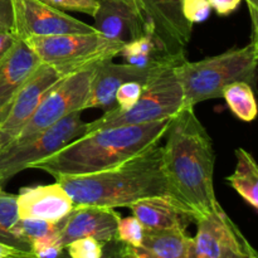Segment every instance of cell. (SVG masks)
I'll use <instances>...</instances> for the list:
<instances>
[{
  "label": "cell",
  "mask_w": 258,
  "mask_h": 258,
  "mask_svg": "<svg viewBox=\"0 0 258 258\" xmlns=\"http://www.w3.org/2000/svg\"><path fill=\"white\" fill-rule=\"evenodd\" d=\"M25 40L18 39L0 62V122L4 120L18 91L40 64Z\"/></svg>",
  "instance_id": "2e32d148"
},
{
  "label": "cell",
  "mask_w": 258,
  "mask_h": 258,
  "mask_svg": "<svg viewBox=\"0 0 258 258\" xmlns=\"http://www.w3.org/2000/svg\"><path fill=\"white\" fill-rule=\"evenodd\" d=\"M145 228L134 216L121 217L116 229V241L128 247L140 246L144 238Z\"/></svg>",
  "instance_id": "d4e9b609"
},
{
  "label": "cell",
  "mask_w": 258,
  "mask_h": 258,
  "mask_svg": "<svg viewBox=\"0 0 258 258\" xmlns=\"http://www.w3.org/2000/svg\"><path fill=\"white\" fill-rule=\"evenodd\" d=\"M18 219L19 216L17 208V196L7 193L3 190V188H0V242L23 252L32 253L29 246L23 243L13 231Z\"/></svg>",
  "instance_id": "603a6c76"
},
{
  "label": "cell",
  "mask_w": 258,
  "mask_h": 258,
  "mask_svg": "<svg viewBox=\"0 0 258 258\" xmlns=\"http://www.w3.org/2000/svg\"><path fill=\"white\" fill-rule=\"evenodd\" d=\"M13 256H32L34 257V254L28 253V252H23L20 249L14 248L12 246H8V244L2 243L0 242V258H7V257H13Z\"/></svg>",
  "instance_id": "e575fe53"
},
{
  "label": "cell",
  "mask_w": 258,
  "mask_h": 258,
  "mask_svg": "<svg viewBox=\"0 0 258 258\" xmlns=\"http://www.w3.org/2000/svg\"><path fill=\"white\" fill-rule=\"evenodd\" d=\"M133 216L145 229H184L193 221L169 197H153L130 204Z\"/></svg>",
  "instance_id": "d6986e66"
},
{
  "label": "cell",
  "mask_w": 258,
  "mask_h": 258,
  "mask_svg": "<svg viewBox=\"0 0 258 258\" xmlns=\"http://www.w3.org/2000/svg\"><path fill=\"white\" fill-rule=\"evenodd\" d=\"M191 237L184 229H145L140 246L123 244L127 258H190Z\"/></svg>",
  "instance_id": "e0dca14e"
},
{
  "label": "cell",
  "mask_w": 258,
  "mask_h": 258,
  "mask_svg": "<svg viewBox=\"0 0 258 258\" xmlns=\"http://www.w3.org/2000/svg\"><path fill=\"white\" fill-rule=\"evenodd\" d=\"M105 244L92 237L78 238L67 244L71 258H101L105 251Z\"/></svg>",
  "instance_id": "484cf974"
},
{
  "label": "cell",
  "mask_w": 258,
  "mask_h": 258,
  "mask_svg": "<svg viewBox=\"0 0 258 258\" xmlns=\"http://www.w3.org/2000/svg\"><path fill=\"white\" fill-rule=\"evenodd\" d=\"M14 27L18 39L53 37L63 34L95 33L93 25L71 17L63 10L53 8L40 0H13Z\"/></svg>",
  "instance_id": "9c48e42d"
},
{
  "label": "cell",
  "mask_w": 258,
  "mask_h": 258,
  "mask_svg": "<svg viewBox=\"0 0 258 258\" xmlns=\"http://www.w3.org/2000/svg\"><path fill=\"white\" fill-rule=\"evenodd\" d=\"M125 258H127V257H125Z\"/></svg>",
  "instance_id": "ab89813d"
},
{
  "label": "cell",
  "mask_w": 258,
  "mask_h": 258,
  "mask_svg": "<svg viewBox=\"0 0 258 258\" xmlns=\"http://www.w3.org/2000/svg\"><path fill=\"white\" fill-rule=\"evenodd\" d=\"M18 216L20 219H40L58 222L75 208L72 199L59 183L27 186L17 196Z\"/></svg>",
  "instance_id": "9a60e30c"
},
{
  "label": "cell",
  "mask_w": 258,
  "mask_h": 258,
  "mask_svg": "<svg viewBox=\"0 0 258 258\" xmlns=\"http://www.w3.org/2000/svg\"><path fill=\"white\" fill-rule=\"evenodd\" d=\"M252 20L251 42L258 44V0H246Z\"/></svg>",
  "instance_id": "836d02e7"
},
{
  "label": "cell",
  "mask_w": 258,
  "mask_h": 258,
  "mask_svg": "<svg viewBox=\"0 0 258 258\" xmlns=\"http://www.w3.org/2000/svg\"><path fill=\"white\" fill-rule=\"evenodd\" d=\"M82 111L70 113L24 143L12 144L0 150V188L14 175L28 169L33 163L43 160L59 151L66 145L86 135Z\"/></svg>",
  "instance_id": "52a82bcc"
},
{
  "label": "cell",
  "mask_w": 258,
  "mask_h": 258,
  "mask_svg": "<svg viewBox=\"0 0 258 258\" xmlns=\"http://www.w3.org/2000/svg\"><path fill=\"white\" fill-rule=\"evenodd\" d=\"M222 97L226 100L236 117L251 122L257 116V103L253 90L247 82H234L224 90Z\"/></svg>",
  "instance_id": "7402d4cb"
},
{
  "label": "cell",
  "mask_w": 258,
  "mask_h": 258,
  "mask_svg": "<svg viewBox=\"0 0 258 258\" xmlns=\"http://www.w3.org/2000/svg\"><path fill=\"white\" fill-rule=\"evenodd\" d=\"M95 66L96 63L77 71L55 83L45 93L32 117L9 145L24 143L28 139L47 130L70 113L83 111V106L90 92Z\"/></svg>",
  "instance_id": "ba28073f"
},
{
  "label": "cell",
  "mask_w": 258,
  "mask_h": 258,
  "mask_svg": "<svg viewBox=\"0 0 258 258\" xmlns=\"http://www.w3.org/2000/svg\"><path fill=\"white\" fill-rule=\"evenodd\" d=\"M149 33L170 55L185 54L193 24L183 14V0H138Z\"/></svg>",
  "instance_id": "8fae6325"
},
{
  "label": "cell",
  "mask_w": 258,
  "mask_h": 258,
  "mask_svg": "<svg viewBox=\"0 0 258 258\" xmlns=\"http://www.w3.org/2000/svg\"><path fill=\"white\" fill-rule=\"evenodd\" d=\"M13 27H14L13 0H0V29L13 30Z\"/></svg>",
  "instance_id": "4dcf8cb0"
},
{
  "label": "cell",
  "mask_w": 258,
  "mask_h": 258,
  "mask_svg": "<svg viewBox=\"0 0 258 258\" xmlns=\"http://www.w3.org/2000/svg\"><path fill=\"white\" fill-rule=\"evenodd\" d=\"M120 218V213L113 208L75 206L73 211L66 217L57 236V243L64 249L75 239L92 237L107 244L116 241V229Z\"/></svg>",
  "instance_id": "4fadbf2b"
},
{
  "label": "cell",
  "mask_w": 258,
  "mask_h": 258,
  "mask_svg": "<svg viewBox=\"0 0 258 258\" xmlns=\"http://www.w3.org/2000/svg\"><path fill=\"white\" fill-rule=\"evenodd\" d=\"M59 10H71L95 17L101 0H40Z\"/></svg>",
  "instance_id": "83f0119b"
},
{
  "label": "cell",
  "mask_w": 258,
  "mask_h": 258,
  "mask_svg": "<svg viewBox=\"0 0 258 258\" xmlns=\"http://www.w3.org/2000/svg\"><path fill=\"white\" fill-rule=\"evenodd\" d=\"M93 19L96 32L122 44L149 33L138 0H101Z\"/></svg>",
  "instance_id": "7c38bea8"
},
{
  "label": "cell",
  "mask_w": 258,
  "mask_h": 258,
  "mask_svg": "<svg viewBox=\"0 0 258 258\" xmlns=\"http://www.w3.org/2000/svg\"><path fill=\"white\" fill-rule=\"evenodd\" d=\"M118 55L122 57L123 63L141 70H151L154 66L173 57L163 49L151 33L123 44Z\"/></svg>",
  "instance_id": "44dd1931"
},
{
  "label": "cell",
  "mask_w": 258,
  "mask_h": 258,
  "mask_svg": "<svg viewBox=\"0 0 258 258\" xmlns=\"http://www.w3.org/2000/svg\"><path fill=\"white\" fill-rule=\"evenodd\" d=\"M17 40L18 37L13 30L0 29V62L7 55V53L12 49Z\"/></svg>",
  "instance_id": "d6a6232c"
},
{
  "label": "cell",
  "mask_w": 258,
  "mask_h": 258,
  "mask_svg": "<svg viewBox=\"0 0 258 258\" xmlns=\"http://www.w3.org/2000/svg\"><path fill=\"white\" fill-rule=\"evenodd\" d=\"M25 42L42 63L54 66L64 76L118 55L122 43L103 37L98 32L88 34H63L33 38Z\"/></svg>",
  "instance_id": "8992f818"
},
{
  "label": "cell",
  "mask_w": 258,
  "mask_h": 258,
  "mask_svg": "<svg viewBox=\"0 0 258 258\" xmlns=\"http://www.w3.org/2000/svg\"><path fill=\"white\" fill-rule=\"evenodd\" d=\"M186 54L173 55L154 66L143 85V92L135 105L126 111L113 108L91 122H86V134L115 126L139 125L171 118L183 107V87L176 67Z\"/></svg>",
  "instance_id": "5b68a950"
},
{
  "label": "cell",
  "mask_w": 258,
  "mask_h": 258,
  "mask_svg": "<svg viewBox=\"0 0 258 258\" xmlns=\"http://www.w3.org/2000/svg\"><path fill=\"white\" fill-rule=\"evenodd\" d=\"M169 120L170 118L92 131L72 141L53 155L30 164L28 169L45 171L53 178L82 175L110 169L145 149L160 144L168 128Z\"/></svg>",
  "instance_id": "3957f363"
},
{
  "label": "cell",
  "mask_w": 258,
  "mask_h": 258,
  "mask_svg": "<svg viewBox=\"0 0 258 258\" xmlns=\"http://www.w3.org/2000/svg\"><path fill=\"white\" fill-rule=\"evenodd\" d=\"M113 246L108 249L107 252L103 251V254L101 258H125L123 257V244L120 243L117 241H113L112 242Z\"/></svg>",
  "instance_id": "d590c367"
},
{
  "label": "cell",
  "mask_w": 258,
  "mask_h": 258,
  "mask_svg": "<svg viewBox=\"0 0 258 258\" xmlns=\"http://www.w3.org/2000/svg\"><path fill=\"white\" fill-rule=\"evenodd\" d=\"M211 12L212 7L208 0H183V14L190 24L207 20Z\"/></svg>",
  "instance_id": "f1b7e54d"
},
{
  "label": "cell",
  "mask_w": 258,
  "mask_h": 258,
  "mask_svg": "<svg viewBox=\"0 0 258 258\" xmlns=\"http://www.w3.org/2000/svg\"><path fill=\"white\" fill-rule=\"evenodd\" d=\"M196 237L191 238L190 258H218L237 226L219 206L207 217L198 219Z\"/></svg>",
  "instance_id": "ac0fdd59"
},
{
  "label": "cell",
  "mask_w": 258,
  "mask_h": 258,
  "mask_svg": "<svg viewBox=\"0 0 258 258\" xmlns=\"http://www.w3.org/2000/svg\"><path fill=\"white\" fill-rule=\"evenodd\" d=\"M141 92H143V83L138 81H128L121 85L116 92V108L120 111L130 110L139 100Z\"/></svg>",
  "instance_id": "4316f807"
},
{
  "label": "cell",
  "mask_w": 258,
  "mask_h": 258,
  "mask_svg": "<svg viewBox=\"0 0 258 258\" xmlns=\"http://www.w3.org/2000/svg\"><path fill=\"white\" fill-rule=\"evenodd\" d=\"M64 219L58 222L40 221V219H18L14 226V234L27 246H29L34 241L45 238V237L55 236L59 233L60 228L63 227ZM32 252V251H30Z\"/></svg>",
  "instance_id": "cb8c5ba5"
},
{
  "label": "cell",
  "mask_w": 258,
  "mask_h": 258,
  "mask_svg": "<svg viewBox=\"0 0 258 258\" xmlns=\"http://www.w3.org/2000/svg\"><path fill=\"white\" fill-rule=\"evenodd\" d=\"M237 166L232 175L227 176L229 185L249 204L258 209V168L251 153L238 148L236 150Z\"/></svg>",
  "instance_id": "ffe728a7"
},
{
  "label": "cell",
  "mask_w": 258,
  "mask_h": 258,
  "mask_svg": "<svg viewBox=\"0 0 258 258\" xmlns=\"http://www.w3.org/2000/svg\"><path fill=\"white\" fill-rule=\"evenodd\" d=\"M54 179L67 191L75 206L115 209L128 207L141 199L169 197L160 144L110 169Z\"/></svg>",
  "instance_id": "7a4b0ae2"
},
{
  "label": "cell",
  "mask_w": 258,
  "mask_h": 258,
  "mask_svg": "<svg viewBox=\"0 0 258 258\" xmlns=\"http://www.w3.org/2000/svg\"><path fill=\"white\" fill-rule=\"evenodd\" d=\"M247 239L237 228L233 236L226 242L218 258H247Z\"/></svg>",
  "instance_id": "f546056e"
},
{
  "label": "cell",
  "mask_w": 258,
  "mask_h": 258,
  "mask_svg": "<svg viewBox=\"0 0 258 258\" xmlns=\"http://www.w3.org/2000/svg\"><path fill=\"white\" fill-rule=\"evenodd\" d=\"M64 77L67 76L63 75L54 66L48 63H40L38 66L37 70L18 91L4 120L0 122V150L17 138L20 130L32 117L45 93Z\"/></svg>",
  "instance_id": "30bf717a"
},
{
  "label": "cell",
  "mask_w": 258,
  "mask_h": 258,
  "mask_svg": "<svg viewBox=\"0 0 258 258\" xmlns=\"http://www.w3.org/2000/svg\"><path fill=\"white\" fill-rule=\"evenodd\" d=\"M161 146L163 170L171 201L193 221L207 217L221 204L213 185V141L194 107H181L169 120Z\"/></svg>",
  "instance_id": "6da1fadb"
},
{
  "label": "cell",
  "mask_w": 258,
  "mask_h": 258,
  "mask_svg": "<svg viewBox=\"0 0 258 258\" xmlns=\"http://www.w3.org/2000/svg\"><path fill=\"white\" fill-rule=\"evenodd\" d=\"M212 9L216 10L219 15H229L239 7L243 0H208Z\"/></svg>",
  "instance_id": "1f68e13d"
},
{
  "label": "cell",
  "mask_w": 258,
  "mask_h": 258,
  "mask_svg": "<svg viewBox=\"0 0 258 258\" xmlns=\"http://www.w3.org/2000/svg\"><path fill=\"white\" fill-rule=\"evenodd\" d=\"M122 251H123V249H122ZM123 257H125V256H123Z\"/></svg>",
  "instance_id": "f35d334b"
},
{
  "label": "cell",
  "mask_w": 258,
  "mask_h": 258,
  "mask_svg": "<svg viewBox=\"0 0 258 258\" xmlns=\"http://www.w3.org/2000/svg\"><path fill=\"white\" fill-rule=\"evenodd\" d=\"M7 258H35L32 256H13V257H7Z\"/></svg>",
  "instance_id": "74e56055"
},
{
  "label": "cell",
  "mask_w": 258,
  "mask_h": 258,
  "mask_svg": "<svg viewBox=\"0 0 258 258\" xmlns=\"http://www.w3.org/2000/svg\"><path fill=\"white\" fill-rule=\"evenodd\" d=\"M247 258H258L256 251L253 249V247L251 244H247Z\"/></svg>",
  "instance_id": "8d00e7d4"
},
{
  "label": "cell",
  "mask_w": 258,
  "mask_h": 258,
  "mask_svg": "<svg viewBox=\"0 0 258 258\" xmlns=\"http://www.w3.org/2000/svg\"><path fill=\"white\" fill-rule=\"evenodd\" d=\"M150 70H141L126 63H115L112 58L96 63L83 110L101 108L111 111L116 108V92L121 85L128 81H138L144 85Z\"/></svg>",
  "instance_id": "5bb4252c"
},
{
  "label": "cell",
  "mask_w": 258,
  "mask_h": 258,
  "mask_svg": "<svg viewBox=\"0 0 258 258\" xmlns=\"http://www.w3.org/2000/svg\"><path fill=\"white\" fill-rule=\"evenodd\" d=\"M257 62L258 44L252 42L197 62L183 60L176 67L183 87V107L222 97L234 82L253 83Z\"/></svg>",
  "instance_id": "277c9868"
}]
</instances>
